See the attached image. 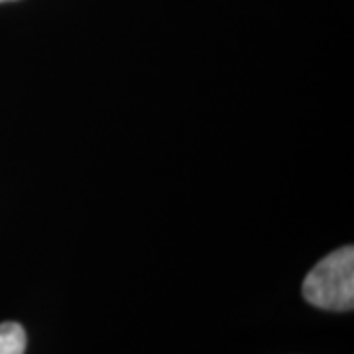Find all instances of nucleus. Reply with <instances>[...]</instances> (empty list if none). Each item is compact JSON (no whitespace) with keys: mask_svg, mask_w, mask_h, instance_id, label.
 <instances>
[{"mask_svg":"<svg viewBox=\"0 0 354 354\" xmlns=\"http://www.w3.org/2000/svg\"><path fill=\"white\" fill-rule=\"evenodd\" d=\"M307 304L325 311H351L354 307V248L342 246L327 254L304 281Z\"/></svg>","mask_w":354,"mask_h":354,"instance_id":"nucleus-1","label":"nucleus"},{"mask_svg":"<svg viewBox=\"0 0 354 354\" xmlns=\"http://www.w3.org/2000/svg\"><path fill=\"white\" fill-rule=\"evenodd\" d=\"M28 337L20 323H0V354H24Z\"/></svg>","mask_w":354,"mask_h":354,"instance_id":"nucleus-2","label":"nucleus"},{"mask_svg":"<svg viewBox=\"0 0 354 354\" xmlns=\"http://www.w3.org/2000/svg\"><path fill=\"white\" fill-rule=\"evenodd\" d=\"M0 2H8V0H0Z\"/></svg>","mask_w":354,"mask_h":354,"instance_id":"nucleus-3","label":"nucleus"}]
</instances>
